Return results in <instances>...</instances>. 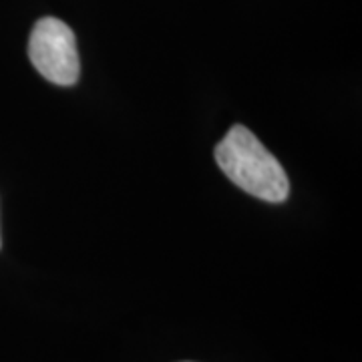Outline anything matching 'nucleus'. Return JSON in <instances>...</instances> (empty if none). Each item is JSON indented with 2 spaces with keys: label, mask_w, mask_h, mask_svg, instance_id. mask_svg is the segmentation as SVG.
<instances>
[{
  "label": "nucleus",
  "mask_w": 362,
  "mask_h": 362,
  "mask_svg": "<svg viewBox=\"0 0 362 362\" xmlns=\"http://www.w3.org/2000/svg\"><path fill=\"white\" fill-rule=\"evenodd\" d=\"M216 161L230 180L264 202L280 204L290 194V181L280 161L244 125H233L216 147Z\"/></svg>",
  "instance_id": "nucleus-1"
},
{
  "label": "nucleus",
  "mask_w": 362,
  "mask_h": 362,
  "mask_svg": "<svg viewBox=\"0 0 362 362\" xmlns=\"http://www.w3.org/2000/svg\"><path fill=\"white\" fill-rule=\"evenodd\" d=\"M28 57L47 81L71 87L78 78V52L75 35L59 18H40L28 40Z\"/></svg>",
  "instance_id": "nucleus-2"
}]
</instances>
